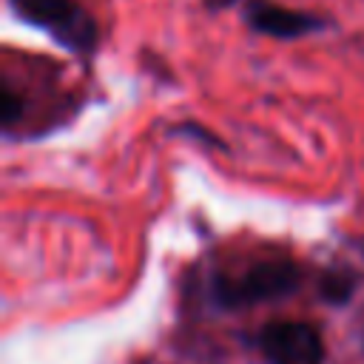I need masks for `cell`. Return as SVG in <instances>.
Masks as SVG:
<instances>
[{
    "label": "cell",
    "mask_w": 364,
    "mask_h": 364,
    "mask_svg": "<svg viewBox=\"0 0 364 364\" xmlns=\"http://www.w3.org/2000/svg\"><path fill=\"white\" fill-rule=\"evenodd\" d=\"M245 20L256 31H262L267 37H279V40L304 37V34L318 31L324 26L321 17H316V14L293 11V9H284V6L270 3V0H250L245 6Z\"/></svg>",
    "instance_id": "3957f363"
},
{
    "label": "cell",
    "mask_w": 364,
    "mask_h": 364,
    "mask_svg": "<svg viewBox=\"0 0 364 364\" xmlns=\"http://www.w3.org/2000/svg\"><path fill=\"white\" fill-rule=\"evenodd\" d=\"M355 284H358V276L347 267H330L321 273L318 279V296L330 304H347L350 296L355 293Z\"/></svg>",
    "instance_id": "8992f818"
},
{
    "label": "cell",
    "mask_w": 364,
    "mask_h": 364,
    "mask_svg": "<svg viewBox=\"0 0 364 364\" xmlns=\"http://www.w3.org/2000/svg\"><path fill=\"white\" fill-rule=\"evenodd\" d=\"M301 267L287 256L264 259L239 276L216 273L210 282V301L222 310H239L270 299H284L301 287Z\"/></svg>",
    "instance_id": "6da1fadb"
},
{
    "label": "cell",
    "mask_w": 364,
    "mask_h": 364,
    "mask_svg": "<svg viewBox=\"0 0 364 364\" xmlns=\"http://www.w3.org/2000/svg\"><path fill=\"white\" fill-rule=\"evenodd\" d=\"M54 40L77 54H88L97 46V23L88 11H82L80 6H74L54 28H51Z\"/></svg>",
    "instance_id": "277c9868"
},
{
    "label": "cell",
    "mask_w": 364,
    "mask_h": 364,
    "mask_svg": "<svg viewBox=\"0 0 364 364\" xmlns=\"http://www.w3.org/2000/svg\"><path fill=\"white\" fill-rule=\"evenodd\" d=\"M256 347L267 364H324V338L310 321H270L259 330Z\"/></svg>",
    "instance_id": "7a4b0ae2"
},
{
    "label": "cell",
    "mask_w": 364,
    "mask_h": 364,
    "mask_svg": "<svg viewBox=\"0 0 364 364\" xmlns=\"http://www.w3.org/2000/svg\"><path fill=\"white\" fill-rule=\"evenodd\" d=\"M202 3H205L210 11H219V9H228V6L236 3V0H202Z\"/></svg>",
    "instance_id": "52a82bcc"
},
{
    "label": "cell",
    "mask_w": 364,
    "mask_h": 364,
    "mask_svg": "<svg viewBox=\"0 0 364 364\" xmlns=\"http://www.w3.org/2000/svg\"><path fill=\"white\" fill-rule=\"evenodd\" d=\"M11 6H14V11L23 20H28L34 26H43V28L51 31L77 3L74 0H11Z\"/></svg>",
    "instance_id": "5b68a950"
}]
</instances>
